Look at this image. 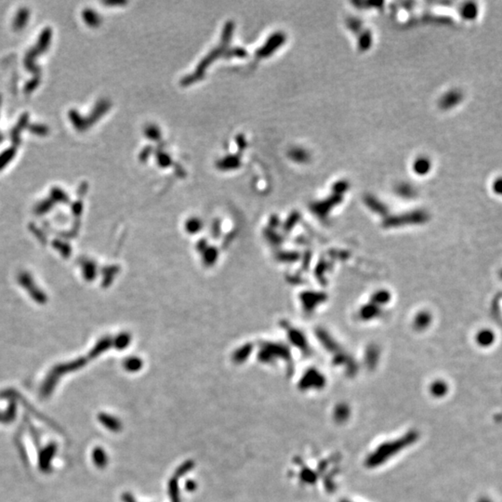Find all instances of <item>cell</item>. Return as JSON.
<instances>
[{
  "instance_id": "cell-3",
  "label": "cell",
  "mask_w": 502,
  "mask_h": 502,
  "mask_svg": "<svg viewBox=\"0 0 502 502\" xmlns=\"http://www.w3.org/2000/svg\"><path fill=\"white\" fill-rule=\"evenodd\" d=\"M93 460H94L95 464L97 466H99V467H103L107 463V461H106L107 460L106 454L104 453V451L101 448H96L93 451Z\"/></svg>"
},
{
  "instance_id": "cell-5",
  "label": "cell",
  "mask_w": 502,
  "mask_h": 502,
  "mask_svg": "<svg viewBox=\"0 0 502 502\" xmlns=\"http://www.w3.org/2000/svg\"><path fill=\"white\" fill-rule=\"evenodd\" d=\"M476 7L473 5V4H470L469 6H466L465 8H463V12H462V15L466 18H474L476 15Z\"/></svg>"
},
{
  "instance_id": "cell-1",
  "label": "cell",
  "mask_w": 502,
  "mask_h": 502,
  "mask_svg": "<svg viewBox=\"0 0 502 502\" xmlns=\"http://www.w3.org/2000/svg\"><path fill=\"white\" fill-rule=\"evenodd\" d=\"M462 99V95L460 92L452 91L446 93L440 100V106L443 109L452 108L457 103H459Z\"/></svg>"
},
{
  "instance_id": "cell-4",
  "label": "cell",
  "mask_w": 502,
  "mask_h": 502,
  "mask_svg": "<svg viewBox=\"0 0 502 502\" xmlns=\"http://www.w3.org/2000/svg\"><path fill=\"white\" fill-rule=\"evenodd\" d=\"M430 168V162L425 158H419L415 162L414 169L418 174H424Z\"/></svg>"
},
{
  "instance_id": "cell-2",
  "label": "cell",
  "mask_w": 502,
  "mask_h": 502,
  "mask_svg": "<svg viewBox=\"0 0 502 502\" xmlns=\"http://www.w3.org/2000/svg\"><path fill=\"white\" fill-rule=\"evenodd\" d=\"M100 421H101V423L108 428L112 431H117L120 429V423L117 421V418H113L112 416L110 415H106V414H101L99 417Z\"/></svg>"
}]
</instances>
